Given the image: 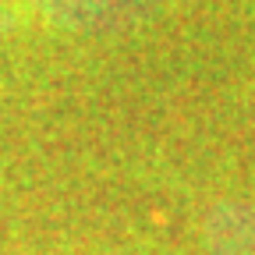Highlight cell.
<instances>
[{"instance_id": "cell-1", "label": "cell", "mask_w": 255, "mask_h": 255, "mask_svg": "<svg viewBox=\"0 0 255 255\" xmlns=\"http://www.w3.org/2000/svg\"><path fill=\"white\" fill-rule=\"evenodd\" d=\"M213 255H255V202H223L206 216Z\"/></svg>"}]
</instances>
